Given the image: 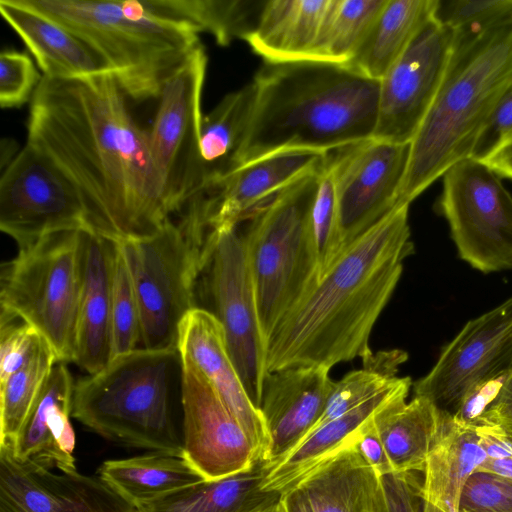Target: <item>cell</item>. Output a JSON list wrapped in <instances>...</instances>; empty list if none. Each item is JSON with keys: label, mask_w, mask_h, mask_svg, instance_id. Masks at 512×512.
Listing matches in <instances>:
<instances>
[{"label": "cell", "mask_w": 512, "mask_h": 512, "mask_svg": "<svg viewBox=\"0 0 512 512\" xmlns=\"http://www.w3.org/2000/svg\"><path fill=\"white\" fill-rule=\"evenodd\" d=\"M475 472L490 473L512 481V458L486 459Z\"/></svg>", "instance_id": "816d5d0a"}, {"label": "cell", "mask_w": 512, "mask_h": 512, "mask_svg": "<svg viewBox=\"0 0 512 512\" xmlns=\"http://www.w3.org/2000/svg\"><path fill=\"white\" fill-rule=\"evenodd\" d=\"M512 370V296L469 320L443 347L430 371L412 384L442 413L460 418Z\"/></svg>", "instance_id": "8fae6325"}, {"label": "cell", "mask_w": 512, "mask_h": 512, "mask_svg": "<svg viewBox=\"0 0 512 512\" xmlns=\"http://www.w3.org/2000/svg\"><path fill=\"white\" fill-rule=\"evenodd\" d=\"M181 384L177 349L139 348L75 383L72 416L110 441L183 455L175 419Z\"/></svg>", "instance_id": "5b68a950"}, {"label": "cell", "mask_w": 512, "mask_h": 512, "mask_svg": "<svg viewBox=\"0 0 512 512\" xmlns=\"http://www.w3.org/2000/svg\"><path fill=\"white\" fill-rule=\"evenodd\" d=\"M259 512H286V511H285V508L280 500L278 503H276L262 511H259Z\"/></svg>", "instance_id": "f5cc1de1"}, {"label": "cell", "mask_w": 512, "mask_h": 512, "mask_svg": "<svg viewBox=\"0 0 512 512\" xmlns=\"http://www.w3.org/2000/svg\"><path fill=\"white\" fill-rule=\"evenodd\" d=\"M407 359L408 354L399 349L373 353L363 361L361 369L334 381L324 410L311 431L393 386L400 378V365Z\"/></svg>", "instance_id": "8d00e7d4"}, {"label": "cell", "mask_w": 512, "mask_h": 512, "mask_svg": "<svg viewBox=\"0 0 512 512\" xmlns=\"http://www.w3.org/2000/svg\"><path fill=\"white\" fill-rule=\"evenodd\" d=\"M253 83L251 123L231 170L281 150L328 154L373 137L379 81L350 65L265 63Z\"/></svg>", "instance_id": "3957f363"}, {"label": "cell", "mask_w": 512, "mask_h": 512, "mask_svg": "<svg viewBox=\"0 0 512 512\" xmlns=\"http://www.w3.org/2000/svg\"><path fill=\"white\" fill-rule=\"evenodd\" d=\"M433 17L454 32L481 33L512 23V0H437Z\"/></svg>", "instance_id": "ab89813d"}, {"label": "cell", "mask_w": 512, "mask_h": 512, "mask_svg": "<svg viewBox=\"0 0 512 512\" xmlns=\"http://www.w3.org/2000/svg\"><path fill=\"white\" fill-rule=\"evenodd\" d=\"M177 349L207 378L245 431L258 457L267 461L270 434L265 419L238 374L224 328L215 314L198 306L191 309L179 325Z\"/></svg>", "instance_id": "d6986e66"}, {"label": "cell", "mask_w": 512, "mask_h": 512, "mask_svg": "<svg viewBox=\"0 0 512 512\" xmlns=\"http://www.w3.org/2000/svg\"><path fill=\"white\" fill-rule=\"evenodd\" d=\"M328 157V156H327ZM312 224L318 262V279L343 251L334 180L327 159L320 172Z\"/></svg>", "instance_id": "f35d334b"}, {"label": "cell", "mask_w": 512, "mask_h": 512, "mask_svg": "<svg viewBox=\"0 0 512 512\" xmlns=\"http://www.w3.org/2000/svg\"><path fill=\"white\" fill-rule=\"evenodd\" d=\"M409 158L410 143L374 137L328 154L343 248L397 206Z\"/></svg>", "instance_id": "9a60e30c"}, {"label": "cell", "mask_w": 512, "mask_h": 512, "mask_svg": "<svg viewBox=\"0 0 512 512\" xmlns=\"http://www.w3.org/2000/svg\"><path fill=\"white\" fill-rule=\"evenodd\" d=\"M90 44L127 97L158 98L201 43L194 27L153 13L137 0H22Z\"/></svg>", "instance_id": "8992f818"}, {"label": "cell", "mask_w": 512, "mask_h": 512, "mask_svg": "<svg viewBox=\"0 0 512 512\" xmlns=\"http://www.w3.org/2000/svg\"><path fill=\"white\" fill-rule=\"evenodd\" d=\"M112 73L42 76L31 99L27 143L71 181L96 234L149 237L170 219L148 131L133 119Z\"/></svg>", "instance_id": "6da1fadb"}, {"label": "cell", "mask_w": 512, "mask_h": 512, "mask_svg": "<svg viewBox=\"0 0 512 512\" xmlns=\"http://www.w3.org/2000/svg\"><path fill=\"white\" fill-rule=\"evenodd\" d=\"M0 229L19 249L56 233H95L71 181L28 143L2 170Z\"/></svg>", "instance_id": "4fadbf2b"}, {"label": "cell", "mask_w": 512, "mask_h": 512, "mask_svg": "<svg viewBox=\"0 0 512 512\" xmlns=\"http://www.w3.org/2000/svg\"><path fill=\"white\" fill-rule=\"evenodd\" d=\"M410 205L395 207L347 245L267 339V370L331 369L372 354V329L414 252Z\"/></svg>", "instance_id": "7a4b0ae2"}, {"label": "cell", "mask_w": 512, "mask_h": 512, "mask_svg": "<svg viewBox=\"0 0 512 512\" xmlns=\"http://www.w3.org/2000/svg\"><path fill=\"white\" fill-rule=\"evenodd\" d=\"M387 0H332L315 49V61L349 64Z\"/></svg>", "instance_id": "e575fe53"}, {"label": "cell", "mask_w": 512, "mask_h": 512, "mask_svg": "<svg viewBox=\"0 0 512 512\" xmlns=\"http://www.w3.org/2000/svg\"><path fill=\"white\" fill-rule=\"evenodd\" d=\"M332 0H268L244 41L265 63L313 60Z\"/></svg>", "instance_id": "4316f807"}, {"label": "cell", "mask_w": 512, "mask_h": 512, "mask_svg": "<svg viewBox=\"0 0 512 512\" xmlns=\"http://www.w3.org/2000/svg\"><path fill=\"white\" fill-rule=\"evenodd\" d=\"M374 417L362 432L358 440L354 443V446L364 460L376 471V473L379 476H382L395 471L382 440L375 428Z\"/></svg>", "instance_id": "bcb514c9"}, {"label": "cell", "mask_w": 512, "mask_h": 512, "mask_svg": "<svg viewBox=\"0 0 512 512\" xmlns=\"http://www.w3.org/2000/svg\"><path fill=\"white\" fill-rule=\"evenodd\" d=\"M412 384L410 377H400L390 388L315 428L270 469L263 489L283 493L296 486L322 462L353 445L382 408L397 399L407 398Z\"/></svg>", "instance_id": "d4e9b609"}, {"label": "cell", "mask_w": 512, "mask_h": 512, "mask_svg": "<svg viewBox=\"0 0 512 512\" xmlns=\"http://www.w3.org/2000/svg\"><path fill=\"white\" fill-rule=\"evenodd\" d=\"M181 361L184 457L206 480L249 468L259 458L252 442L202 372Z\"/></svg>", "instance_id": "e0dca14e"}, {"label": "cell", "mask_w": 512, "mask_h": 512, "mask_svg": "<svg viewBox=\"0 0 512 512\" xmlns=\"http://www.w3.org/2000/svg\"><path fill=\"white\" fill-rule=\"evenodd\" d=\"M74 387L66 363L58 362L14 444H10L17 458L63 472L77 471L70 423Z\"/></svg>", "instance_id": "603a6c76"}, {"label": "cell", "mask_w": 512, "mask_h": 512, "mask_svg": "<svg viewBox=\"0 0 512 512\" xmlns=\"http://www.w3.org/2000/svg\"><path fill=\"white\" fill-rule=\"evenodd\" d=\"M330 369L300 366L269 372L260 410L265 419L272 468L313 429L320 418L334 381Z\"/></svg>", "instance_id": "44dd1931"}, {"label": "cell", "mask_w": 512, "mask_h": 512, "mask_svg": "<svg viewBox=\"0 0 512 512\" xmlns=\"http://www.w3.org/2000/svg\"><path fill=\"white\" fill-rule=\"evenodd\" d=\"M512 137V83L505 89L475 142L470 157L485 161Z\"/></svg>", "instance_id": "ee69618b"}, {"label": "cell", "mask_w": 512, "mask_h": 512, "mask_svg": "<svg viewBox=\"0 0 512 512\" xmlns=\"http://www.w3.org/2000/svg\"><path fill=\"white\" fill-rule=\"evenodd\" d=\"M58 362L51 345L43 340L32 358L0 384V444H14Z\"/></svg>", "instance_id": "d590c367"}, {"label": "cell", "mask_w": 512, "mask_h": 512, "mask_svg": "<svg viewBox=\"0 0 512 512\" xmlns=\"http://www.w3.org/2000/svg\"><path fill=\"white\" fill-rule=\"evenodd\" d=\"M435 99L410 143L397 206L410 205L457 162L470 157L498 99L512 83V23L454 32Z\"/></svg>", "instance_id": "277c9868"}, {"label": "cell", "mask_w": 512, "mask_h": 512, "mask_svg": "<svg viewBox=\"0 0 512 512\" xmlns=\"http://www.w3.org/2000/svg\"><path fill=\"white\" fill-rule=\"evenodd\" d=\"M455 33L434 17L379 81L373 137L411 143L429 111L445 74Z\"/></svg>", "instance_id": "2e32d148"}, {"label": "cell", "mask_w": 512, "mask_h": 512, "mask_svg": "<svg viewBox=\"0 0 512 512\" xmlns=\"http://www.w3.org/2000/svg\"><path fill=\"white\" fill-rule=\"evenodd\" d=\"M100 477L53 472L0 445V512H131Z\"/></svg>", "instance_id": "ac0fdd59"}, {"label": "cell", "mask_w": 512, "mask_h": 512, "mask_svg": "<svg viewBox=\"0 0 512 512\" xmlns=\"http://www.w3.org/2000/svg\"><path fill=\"white\" fill-rule=\"evenodd\" d=\"M140 347L141 320L138 302L127 263L117 243L112 278L111 360Z\"/></svg>", "instance_id": "74e56055"}, {"label": "cell", "mask_w": 512, "mask_h": 512, "mask_svg": "<svg viewBox=\"0 0 512 512\" xmlns=\"http://www.w3.org/2000/svg\"><path fill=\"white\" fill-rule=\"evenodd\" d=\"M406 399L382 408L374 417V425L395 472H423L446 414L424 397Z\"/></svg>", "instance_id": "f546056e"}, {"label": "cell", "mask_w": 512, "mask_h": 512, "mask_svg": "<svg viewBox=\"0 0 512 512\" xmlns=\"http://www.w3.org/2000/svg\"><path fill=\"white\" fill-rule=\"evenodd\" d=\"M86 233L49 235L1 266L0 318L33 326L64 363L75 358Z\"/></svg>", "instance_id": "9c48e42d"}, {"label": "cell", "mask_w": 512, "mask_h": 512, "mask_svg": "<svg viewBox=\"0 0 512 512\" xmlns=\"http://www.w3.org/2000/svg\"><path fill=\"white\" fill-rule=\"evenodd\" d=\"M458 512H512V481L474 472L463 487Z\"/></svg>", "instance_id": "7bdbcfd3"}, {"label": "cell", "mask_w": 512, "mask_h": 512, "mask_svg": "<svg viewBox=\"0 0 512 512\" xmlns=\"http://www.w3.org/2000/svg\"><path fill=\"white\" fill-rule=\"evenodd\" d=\"M414 472H392L380 476V512H420L422 497Z\"/></svg>", "instance_id": "f6af8a7d"}, {"label": "cell", "mask_w": 512, "mask_h": 512, "mask_svg": "<svg viewBox=\"0 0 512 512\" xmlns=\"http://www.w3.org/2000/svg\"><path fill=\"white\" fill-rule=\"evenodd\" d=\"M487 459L512 458V440L503 426L473 422Z\"/></svg>", "instance_id": "c3c4849f"}, {"label": "cell", "mask_w": 512, "mask_h": 512, "mask_svg": "<svg viewBox=\"0 0 512 512\" xmlns=\"http://www.w3.org/2000/svg\"><path fill=\"white\" fill-rule=\"evenodd\" d=\"M207 69L202 44L165 82L149 133L153 160L162 179L171 214L208 190L201 154V99Z\"/></svg>", "instance_id": "7c38bea8"}, {"label": "cell", "mask_w": 512, "mask_h": 512, "mask_svg": "<svg viewBox=\"0 0 512 512\" xmlns=\"http://www.w3.org/2000/svg\"><path fill=\"white\" fill-rule=\"evenodd\" d=\"M483 162L501 178L512 180V137Z\"/></svg>", "instance_id": "681fc988"}, {"label": "cell", "mask_w": 512, "mask_h": 512, "mask_svg": "<svg viewBox=\"0 0 512 512\" xmlns=\"http://www.w3.org/2000/svg\"><path fill=\"white\" fill-rule=\"evenodd\" d=\"M435 210L460 259L484 273L512 269V196L485 162L465 158L442 176Z\"/></svg>", "instance_id": "30bf717a"}, {"label": "cell", "mask_w": 512, "mask_h": 512, "mask_svg": "<svg viewBox=\"0 0 512 512\" xmlns=\"http://www.w3.org/2000/svg\"><path fill=\"white\" fill-rule=\"evenodd\" d=\"M42 76L28 54L3 50L0 54V104L16 108L32 99Z\"/></svg>", "instance_id": "60d3db41"}, {"label": "cell", "mask_w": 512, "mask_h": 512, "mask_svg": "<svg viewBox=\"0 0 512 512\" xmlns=\"http://www.w3.org/2000/svg\"><path fill=\"white\" fill-rule=\"evenodd\" d=\"M486 459L475 423L446 415L423 471L422 512H458L466 481Z\"/></svg>", "instance_id": "83f0119b"}, {"label": "cell", "mask_w": 512, "mask_h": 512, "mask_svg": "<svg viewBox=\"0 0 512 512\" xmlns=\"http://www.w3.org/2000/svg\"><path fill=\"white\" fill-rule=\"evenodd\" d=\"M218 233L216 247L204 271L208 272L212 312L224 328L238 374L259 408L268 374L267 344L259 320L246 249L237 228Z\"/></svg>", "instance_id": "5bb4252c"}, {"label": "cell", "mask_w": 512, "mask_h": 512, "mask_svg": "<svg viewBox=\"0 0 512 512\" xmlns=\"http://www.w3.org/2000/svg\"><path fill=\"white\" fill-rule=\"evenodd\" d=\"M474 422L500 426L512 424V370L502 380L496 395Z\"/></svg>", "instance_id": "7dc6e473"}, {"label": "cell", "mask_w": 512, "mask_h": 512, "mask_svg": "<svg viewBox=\"0 0 512 512\" xmlns=\"http://www.w3.org/2000/svg\"><path fill=\"white\" fill-rule=\"evenodd\" d=\"M329 154V153H328ZM328 154L286 149L241 165L220 177L209 189V227L214 232L237 228L280 190L321 169Z\"/></svg>", "instance_id": "ffe728a7"}, {"label": "cell", "mask_w": 512, "mask_h": 512, "mask_svg": "<svg viewBox=\"0 0 512 512\" xmlns=\"http://www.w3.org/2000/svg\"><path fill=\"white\" fill-rule=\"evenodd\" d=\"M436 5L437 0H387L363 45L347 65L380 81L433 18Z\"/></svg>", "instance_id": "1f68e13d"}, {"label": "cell", "mask_w": 512, "mask_h": 512, "mask_svg": "<svg viewBox=\"0 0 512 512\" xmlns=\"http://www.w3.org/2000/svg\"><path fill=\"white\" fill-rule=\"evenodd\" d=\"M131 512H139V511H137L136 509H134V510H133V511H131Z\"/></svg>", "instance_id": "11a10c76"}, {"label": "cell", "mask_w": 512, "mask_h": 512, "mask_svg": "<svg viewBox=\"0 0 512 512\" xmlns=\"http://www.w3.org/2000/svg\"><path fill=\"white\" fill-rule=\"evenodd\" d=\"M296 486L314 512H380V476L354 444L322 462Z\"/></svg>", "instance_id": "f1b7e54d"}, {"label": "cell", "mask_w": 512, "mask_h": 512, "mask_svg": "<svg viewBox=\"0 0 512 512\" xmlns=\"http://www.w3.org/2000/svg\"><path fill=\"white\" fill-rule=\"evenodd\" d=\"M504 430L506 431L507 435L511 438L512 440V424L511 425H505L503 426Z\"/></svg>", "instance_id": "db71d44e"}, {"label": "cell", "mask_w": 512, "mask_h": 512, "mask_svg": "<svg viewBox=\"0 0 512 512\" xmlns=\"http://www.w3.org/2000/svg\"><path fill=\"white\" fill-rule=\"evenodd\" d=\"M46 340L19 319L0 318V384L20 370Z\"/></svg>", "instance_id": "b9f144b4"}, {"label": "cell", "mask_w": 512, "mask_h": 512, "mask_svg": "<svg viewBox=\"0 0 512 512\" xmlns=\"http://www.w3.org/2000/svg\"><path fill=\"white\" fill-rule=\"evenodd\" d=\"M322 168L255 209L242 235L266 344L276 325L318 280L312 211Z\"/></svg>", "instance_id": "52a82bcc"}, {"label": "cell", "mask_w": 512, "mask_h": 512, "mask_svg": "<svg viewBox=\"0 0 512 512\" xmlns=\"http://www.w3.org/2000/svg\"><path fill=\"white\" fill-rule=\"evenodd\" d=\"M0 13L33 55L42 76L71 79L112 73L104 57L84 39L22 0H0Z\"/></svg>", "instance_id": "cb8c5ba5"}, {"label": "cell", "mask_w": 512, "mask_h": 512, "mask_svg": "<svg viewBox=\"0 0 512 512\" xmlns=\"http://www.w3.org/2000/svg\"><path fill=\"white\" fill-rule=\"evenodd\" d=\"M271 467L258 458L236 473L169 492L136 506L139 512H259L281 500L282 493L263 489Z\"/></svg>", "instance_id": "484cf974"}, {"label": "cell", "mask_w": 512, "mask_h": 512, "mask_svg": "<svg viewBox=\"0 0 512 512\" xmlns=\"http://www.w3.org/2000/svg\"><path fill=\"white\" fill-rule=\"evenodd\" d=\"M281 502L286 512H314L306 495L298 486L284 491Z\"/></svg>", "instance_id": "f907efd6"}, {"label": "cell", "mask_w": 512, "mask_h": 512, "mask_svg": "<svg viewBox=\"0 0 512 512\" xmlns=\"http://www.w3.org/2000/svg\"><path fill=\"white\" fill-rule=\"evenodd\" d=\"M119 245L138 302L140 348L177 349L179 325L197 307V283L215 249L203 208L190 203L178 223L168 219L153 235Z\"/></svg>", "instance_id": "ba28073f"}, {"label": "cell", "mask_w": 512, "mask_h": 512, "mask_svg": "<svg viewBox=\"0 0 512 512\" xmlns=\"http://www.w3.org/2000/svg\"><path fill=\"white\" fill-rule=\"evenodd\" d=\"M99 477L134 508L204 480L184 455L161 451L105 461L99 468Z\"/></svg>", "instance_id": "4dcf8cb0"}, {"label": "cell", "mask_w": 512, "mask_h": 512, "mask_svg": "<svg viewBox=\"0 0 512 512\" xmlns=\"http://www.w3.org/2000/svg\"><path fill=\"white\" fill-rule=\"evenodd\" d=\"M147 7L166 19L208 32L221 46L245 40L255 29L266 1L255 0H145Z\"/></svg>", "instance_id": "836d02e7"}, {"label": "cell", "mask_w": 512, "mask_h": 512, "mask_svg": "<svg viewBox=\"0 0 512 512\" xmlns=\"http://www.w3.org/2000/svg\"><path fill=\"white\" fill-rule=\"evenodd\" d=\"M256 99L253 81L227 94L203 116L201 154L206 166L208 189L233 166L234 159L248 132Z\"/></svg>", "instance_id": "d6a6232c"}, {"label": "cell", "mask_w": 512, "mask_h": 512, "mask_svg": "<svg viewBox=\"0 0 512 512\" xmlns=\"http://www.w3.org/2000/svg\"><path fill=\"white\" fill-rule=\"evenodd\" d=\"M116 245L96 233L85 235L74 363L88 375L103 370L112 358V278Z\"/></svg>", "instance_id": "7402d4cb"}]
</instances>
